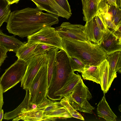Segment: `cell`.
<instances>
[{
  "label": "cell",
  "mask_w": 121,
  "mask_h": 121,
  "mask_svg": "<svg viewBox=\"0 0 121 121\" xmlns=\"http://www.w3.org/2000/svg\"><path fill=\"white\" fill-rule=\"evenodd\" d=\"M42 11L37 7H28L11 12L7 22V29L9 33L23 38L44 27L58 23V16Z\"/></svg>",
  "instance_id": "6da1fadb"
},
{
  "label": "cell",
  "mask_w": 121,
  "mask_h": 121,
  "mask_svg": "<svg viewBox=\"0 0 121 121\" xmlns=\"http://www.w3.org/2000/svg\"><path fill=\"white\" fill-rule=\"evenodd\" d=\"M64 50L69 56L74 57L86 65L98 66L107 54L97 44L83 41L61 39Z\"/></svg>",
  "instance_id": "7a4b0ae2"
},
{
  "label": "cell",
  "mask_w": 121,
  "mask_h": 121,
  "mask_svg": "<svg viewBox=\"0 0 121 121\" xmlns=\"http://www.w3.org/2000/svg\"><path fill=\"white\" fill-rule=\"evenodd\" d=\"M74 72L69 57L66 52L62 50L58 51L56 67L48 90L47 96L49 99L53 100L55 93L64 85Z\"/></svg>",
  "instance_id": "3957f363"
},
{
  "label": "cell",
  "mask_w": 121,
  "mask_h": 121,
  "mask_svg": "<svg viewBox=\"0 0 121 121\" xmlns=\"http://www.w3.org/2000/svg\"><path fill=\"white\" fill-rule=\"evenodd\" d=\"M66 97L70 104L76 111L93 113L95 107L88 102L92 98V95L82 79Z\"/></svg>",
  "instance_id": "277c9868"
},
{
  "label": "cell",
  "mask_w": 121,
  "mask_h": 121,
  "mask_svg": "<svg viewBox=\"0 0 121 121\" xmlns=\"http://www.w3.org/2000/svg\"><path fill=\"white\" fill-rule=\"evenodd\" d=\"M48 64L40 69L28 90L30 103L38 104L47 96Z\"/></svg>",
  "instance_id": "5b68a950"
},
{
  "label": "cell",
  "mask_w": 121,
  "mask_h": 121,
  "mask_svg": "<svg viewBox=\"0 0 121 121\" xmlns=\"http://www.w3.org/2000/svg\"><path fill=\"white\" fill-rule=\"evenodd\" d=\"M27 64L26 62L18 58L5 70L0 78V84L4 93L13 87L22 80Z\"/></svg>",
  "instance_id": "8992f818"
},
{
  "label": "cell",
  "mask_w": 121,
  "mask_h": 121,
  "mask_svg": "<svg viewBox=\"0 0 121 121\" xmlns=\"http://www.w3.org/2000/svg\"><path fill=\"white\" fill-rule=\"evenodd\" d=\"M30 43H42L50 45L60 50L63 48L61 39L55 28L46 26L27 37Z\"/></svg>",
  "instance_id": "52a82bcc"
},
{
  "label": "cell",
  "mask_w": 121,
  "mask_h": 121,
  "mask_svg": "<svg viewBox=\"0 0 121 121\" xmlns=\"http://www.w3.org/2000/svg\"><path fill=\"white\" fill-rule=\"evenodd\" d=\"M47 53L36 56L27 63L26 70L21 81V86L25 90H28L33 81L40 68L48 64Z\"/></svg>",
  "instance_id": "ba28073f"
},
{
  "label": "cell",
  "mask_w": 121,
  "mask_h": 121,
  "mask_svg": "<svg viewBox=\"0 0 121 121\" xmlns=\"http://www.w3.org/2000/svg\"><path fill=\"white\" fill-rule=\"evenodd\" d=\"M85 26L63 22L55 28L61 39L83 41L88 40L84 33Z\"/></svg>",
  "instance_id": "9c48e42d"
},
{
  "label": "cell",
  "mask_w": 121,
  "mask_h": 121,
  "mask_svg": "<svg viewBox=\"0 0 121 121\" xmlns=\"http://www.w3.org/2000/svg\"><path fill=\"white\" fill-rule=\"evenodd\" d=\"M37 7L49 13L68 19L71 14L64 10L55 0H31Z\"/></svg>",
  "instance_id": "30bf717a"
},
{
  "label": "cell",
  "mask_w": 121,
  "mask_h": 121,
  "mask_svg": "<svg viewBox=\"0 0 121 121\" xmlns=\"http://www.w3.org/2000/svg\"><path fill=\"white\" fill-rule=\"evenodd\" d=\"M98 44L107 55L115 52L121 51V39L108 28L107 31L104 32L102 40Z\"/></svg>",
  "instance_id": "8fae6325"
},
{
  "label": "cell",
  "mask_w": 121,
  "mask_h": 121,
  "mask_svg": "<svg viewBox=\"0 0 121 121\" xmlns=\"http://www.w3.org/2000/svg\"><path fill=\"white\" fill-rule=\"evenodd\" d=\"M32 104L30 101L27 106L23 108L16 117L12 121L19 120L23 121H43L45 108H37L33 109Z\"/></svg>",
  "instance_id": "7c38bea8"
},
{
  "label": "cell",
  "mask_w": 121,
  "mask_h": 121,
  "mask_svg": "<svg viewBox=\"0 0 121 121\" xmlns=\"http://www.w3.org/2000/svg\"><path fill=\"white\" fill-rule=\"evenodd\" d=\"M84 33L88 40L98 44L102 40L104 32L98 27L94 17L86 22L85 25Z\"/></svg>",
  "instance_id": "4fadbf2b"
},
{
  "label": "cell",
  "mask_w": 121,
  "mask_h": 121,
  "mask_svg": "<svg viewBox=\"0 0 121 121\" xmlns=\"http://www.w3.org/2000/svg\"><path fill=\"white\" fill-rule=\"evenodd\" d=\"M81 79L80 75L76 74L74 72L64 85L55 93L53 100H60L68 95Z\"/></svg>",
  "instance_id": "5bb4252c"
},
{
  "label": "cell",
  "mask_w": 121,
  "mask_h": 121,
  "mask_svg": "<svg viewBox=\"0 0 121 121\" xmlns=\"http://www.w3.org/2000/svg\"><path fill=\"white\" fill-rule=\"evenodd\" d=\"M25 43L15 38L4 34L0 29V46L8 51L16 53L18 49Z\"/></svg>",
  "instance_id": "9a60e30c"
},
{
  "label": "cell",
  "mask_w": 121,
  "mask_h": 121,
  "mask_svg": "<svg viewBox=\"0 0 121 121\" xmlns=\"http://www.w3.org/2000/svg\"><path fill=\"white\" fill-rule=\"evenodd\" d=\"M98 116L107 121H116L117 116L112 110L106 101L104 94L97 105Z\"/></svg>",
  "instance_id": "2e32d148"
},
{
  "label": "cell",
  "mask_w": 121,
  "mask_h": 121,
  "mask_svg": "<svg viewBox=\"0 0 121 121\" xmlns=\"http://www.w3.org/2000/svg\"><path fill=\"white\" fill-rule=\"evenodd\" d=\"M121 56V51H117L107 55L106 58L109 65L108 82L109 88L114 79L117 77L116 68L118 60Z\"/></svg>",
  "instance_id": "e0dca14e"
},
{
  "label": "cell",
  "mask_w": 121,
  "mask_h": 121,
  "mask_svg": "<svg viewBox=\"0 0 121 121\" xmlns=\"http://www.w3.org/2000/svg\"><path fill=\"white\" fill-rule=\"evenodd\" d=\"M38 43H25L20 47L16 53V56L18 58L28 63L35 56V49Z\"/></svg>",
  "instance_id": "ac0fdd59"
},
{
  "label": "cell",
  "mask_w": 121,
  "mask_h": 121,
  "mask_svg": "<svg viewBox=\"0 0 121 121\" xmlns=\"http://www.w3.org/2000/svg\"><path fill=\"white\" fill-rule=\"evenodd\" d=\"M64 106L51 111L44 112L43 121H54L57 119H66L72 117Z\"/></svg>",
  "instance_id": "d6986e66"
},
{
  "label": "cell",
  "mask_w": 121,
  "mask_h": 121,
  "mask_svg": "<svg viewBox=\"0 0 121 121\" xmlns=\"http://www.w3.org/2000/svg\"><path fill=\"white\" fill-rule=\"evenodd\" d=\"M108 66L106 59L99 65V84L104 94L106 93L109 89L108 82Z\"/></svg>",
  "instance_id": "ffe728a7"
},
{
  "label": "cell",
  "mask_w": 121,
  "mask_h": 121,
  "mask_svg": "<svg viewBox=\"0 0 121 121\" xmlns=\"http://www.w3.org/2000/svg\"><path fill=\"white\" fill-rule=\"evenodd\" d=\"M59 49L57 48H53L50 50L47 53L48 58L47 64L48 88L50 84L56 67V55Z\"/></svg>",
  "instance_id": "44dd1931"
},
{
  "label": "cell",
  "mask_w": 121,
  "mask_h": 121,
  "mask_svg": "<svg viewBox=\"0 0 121 121\" xmlns=\"http://www.w3.org/2000/svg\"><path fill=\"white\" fill-rule=\"evenodd\" d=\"M83 78L100 84L99 65L98 66L86 65L84 71L81 73Z\"/></svg>",
  "instance_id": "7402d4cb"
},
{
  "label": "cell",
  "mask_w": 121,
  "mask_h": 121,
  "mask_svg": "<svg viewBox=\"0 0 121 121\" xmlns=\"http://www.w3.org/2000/svg\"><path fill=\"white\" fill-rule=\"evenodd\" d=\"M97 7L96 0H87L82 8L83 20L87 22L94 17L98 10Z\"/></svg>",
  "instance_id": "603a6c76"
},
{
  "label": "cell",
  "mask_w": 121,
  "mask_h": 121,
  "mask_svg": "<svg viewBox=\"0 0 121 121\" xmlns=\"http://www.w3.org/2000/svg\"><path fill=\"white\" fill-rule=\"evenodd\" d=\"M26 91L25 97L22 103L16 108L13 111L5 113L4 114V119L9 120L17 117L21 110L26 107L29 102V94L28 90Z\"/></svg>",
  "instance_id": "cb8c5ba5"
},
{
  "label": "cell",
  "mask_w": 121,
  "mask_h": 121,
  "mask_svg": "<svg viewBox=\"0 0 121 121\" xmlns=\"http://www.w3.org/2000/svg\"><path fill=\"white\" fill-rule=\"evenodd\" d=\"M10 5L6 0H0V27L4 22H7L11 13Z\"/></svg>",
  "instance_id": "d4e9b609"
},
{
  "label": "cell",
  "mask_w": 121,
  "mask_h": 121,
  "mask_svg": "<svg viewBox=\"0 0 121 121\" xmlns=\"http://www.w3.org/2000/svg\"><path fill=\"white\" fill-rule=\"evenodd\" d=\"M60 100V102L61 104L66 108L72 117L84 120V117L82 115L75 110L70 104L66 97H63Z\"/></svg>",
  "instance_id": "484cf974"
},
{
  "label": "cell",
  "mask_w": 121,
  "mask_h": 121,
  "mask_svg": "<svg viewBox=\"0 0 121 121\" xmlns=\"http://www.w3.org/2000/svg\"><path fill=\"white\" fill-rule=\"evenodd\" d=\"M71 68L74 72L77 71L82 73L84 70L86 65L78 59L73 56H69Z\"/></svg>",
  "instance_id": "4316f807"
},
{
  "label": "cell",
  "mask_w": 121,
  "mask_h": 121,
  "mask_svg": "<svg viewBox=\"0 0 121 121\" xmlns=\"http://www.w3.org/2000/svg\"><path fill=\"white\" fill-rule=\"evenodd\" d=\"M95 17L97 25L101 31L103 32L106 31L107 28L103 13L99 10H98Z\"/></svg>",
  "instance_id": "83f0119b"
},
{
  "label": "cell",
  "mask_w": 121,
  "mask_h": 121,
  "mask_svg": "<svg viewBox=\"0 0 121 121\" xmlns=\"http://www.w3.org/2000/svg\"><path fill=\"white\" fill-rule=\"evenodd\" d=\"M56 48L52 46L42 43H38L35 51V56L47 53L51 49Z\"/></svg>",
  "instance_id": "f1b7e54d"
},
{
  "label": "cell",
  "mask_w": 121,
  "mask_h": 121,
  "mask_svg": "<svg viewBox=\"0 0 121 121\" xmlns=\"http://www.w3.org/2000/svg\"><path fill=\"white\" fill-rule=\"evenodd\" d=\"M112 5L117 7L116 4V0H100L98 4V10L102 11L106 7Z\"/></svg>",
  "instance_id": "f546056e"
},
{
  "label": "cell",
  "mask_w": 121,
  "mask_h": 121,
  "mask_svg": "<svg viewBox=\"0 0 121 121\" xmlns=\"http://www.w3.org/2000/svg\"><path fill=\"white\" fill-rule=\"evenodd\" d=\"M63 106L60 102L56 101H55L52 100L45 108L44 111V112L54 110Z\"/></svg>",
  "instance_id": "4dcf8cb0"
},
{
  "label": "cell",
  "mask_w": 121,
  "mask_h": 121,
  "mask_svg": "<svg viewBox=\"0 0 121 121\" xmlns=\"http://www.w3.org/2000/svg\"><path fill=\"white\" fill-rule=\"evenodd\" d=\"M55 0L63 9L71 14H72L70 6L67 0Z\"/></svg>",
  "instance_id": "1f68e13d"
},
{
  "label": "cell",
  "mask_w": 121,
  "mask_h": 121,
  "mask_svg": "<svg viewBox=\"0 0 121 121\" xmlns=\"http://www.w3.org/2000/svg\"><path fill=\"white\" fill-rule=\"evenodd\" d=\"M8 51L6 49L0 46V68L4 60L7 57V52Z\"/></svg>",
  "instance_id": "d6a6232c"
},
{
  "label": "cell",
  "mask_w": 121,
  "mask_h": 121,
  "mask_svg": "<svg viewBox=\"0 0 121 121\" xmlns=\"http://www.w3.org/2000/svg\"><path fill=\"white\" fill-rule=\"evenodd\" d=\"M120 8L113 5L108 6V12L112 16V20L116 15L118 10Z\"/></svg>",
  "instance_id": "836d02e7"
},
{
  "label": "cell",
  "mask_w": 121,
  "mask_h": 121,
  "mask_svg": "<svg viewBox=\"0 0 121 121\" xmlns=\"http://www.w3.org/2000/svg\"><path fill=\"white\" fill-rule=\"evenodd\" d=\"M112 20L116 26L119 25L121 24V9L118 10L117 14L112 18Z\"/></svg>",
  "instance_id": "e575fe53"
},
{
  "label": "cell",
  "mask_w": 121,
  "mask_h": 121,
  "mask_svg": "<svg viewBox=\"0 0 121 121\" xmlns=\"http://www.w3.org/2000/svg\"><path fill=\"white\" fill-rule=\"evenodd\" d=\"M105 20L107 27L110 30L112 31L116 29L117 26L114 24L112 20Z\"/></svg>",
  "instance_id": "d590c367"
},
{
  "label": "cell",
  "mask_w": 121,
  "mask_h": 121,
  "mask_svg": "<svg viewBox=\"0 0 121 121\" xmlns=\"http://www.w3.org/2000/svg\"><path fill=\"white\" fill-rule=\"evenodd\" d=\"M121 24L117 26L116 29L112 31L117 38L121 39Z\"/></svg>",
  "instance_id": "8d00e7d4"
},
{
  "label": "cell",
  "mask_w": 121,
  "mask_h": 121,
  "mask_svg": "<svg viewBox=\"0 0 121 121\" xmlns=\"http://www.w3.org/2000/svg\"><path fill=\"white\" fill-rule=\"evenodd\" d=\"M3 93L2 88L0 84V112L2 109V108L4 104L3 98Z\"/></svg>",
  "instance_id": "74e56055"
},
{
  "label": "cell",
  "mask_w": 121,
  "mask_h": 121,
  "mask_svg": "<svg viewBox=\"0 0 121 121\" xmlns=\"http://www.w3.org/2000/svg\"><path fill=\"white\" fill-rule=\"evenodd\" d=\"M121 56L118 60L116 68V71L118 72V73H121Z\"/></svg>",
  "instance_id": "f35d334b"
},
{
  "label": "cell",
  "mask_w": 121,
  "mask_h": 121,
  "mask_svg": "<svg viewBox=\"0 0 121 121\" xmlns=\"http://www.w3.org/2000/svg\"><path fill=\"white\" fill-rule=\"evenodd\" d=\"M20 0H6L10 4L15 3L17 4Z\"/></svg>",
  "instance_id": "ab89813d"
},
{
  "label": "cell",
  "mask_w": 121,
  "mask_h": 121,
  "mask_svg": "<svg viewBox=\"0 0 121 121\" xmlns=\"http://www.w3.org/2000/svg\"><path fill=\"white\" fill-rule=\"evenodd\" d=\"M116 3L117 6L118 7L121 9V0H116Z\"/></svg>",
  "instance_id": "60d3db41"
},
{
  "label": "cell",
  "mask_w": 121,
  "mask_h": 121,
  "mask_svg": "<svg viewBox=\"0 0 121 121\" xmlns=\"http://www.w3.org/2000/svg\"><path fill=\"white\" fill-rule=\"evenodd\" d=\"M4 115V111L3 109H2L0 112V121H1L3 119Z\"/></svg>",
  "instance_id": "b9f144b4"
},
{
  "label": "cell",
  "mask_w": 121,
  "mask_h": 121,
  "mask_svg": "<svg viewBox=\"0 0 121 121\" xmlns=\"http://www.w3.org/2000/svg\"><path fill=\"white\" fill-rule=\"evenodd\" d=\"M87 0H81L82 4V8L85 5L86 3Z\"/></svg>",
  "instance_id": "7bdbcfd3"
},
{
  "label": "cell",
  "mask_w": 121,
  "mask_h": 121,
  "mask_svg": "<svg viewBox=\"0 0 121 121\" xmlns=\"http://www.w3.org/2000/svg\"><path fill=\"white\" fill-rule=\"evenodd\" d=\"M100 0H96L97 4H98Z\"/></svg>",
  "instance_id": "ee69618b"
}]
</instances>
